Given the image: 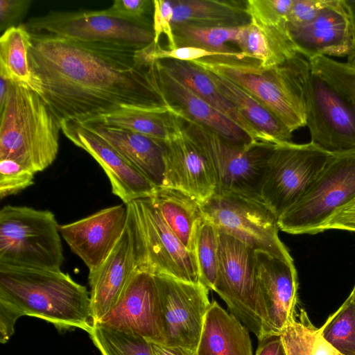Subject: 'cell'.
<instances>
[{
	"mask_svg": "<svg viewBox=\"0 0 355 355\" xmlns=\"http://www.w3.org/2000/svg\"><path fill=\"white\" fill-rule=\"evenodd\" d=\"M173 131L164 141L162 187L180 190L204 202L216 191L214 173L206 157L184 132L177 114Z\"/></svg>",
	"mask_w": 355,
	"mask_h": 355,
	"instance_id": "obj_19",
	"label": "cell"
},
{
	"mask_svg": "<svg viewBox=\"0 0 355 355\" xmlns=\"http://www.w3.org/2000/svg\"><path fill=\"white\" fill-rule=\"evenodd\" d=\"M355 198V148L333 153L309 190L278 218L282 231L314 234L331 214Z\"/></svg>",
	"mask_w": 355,
	"mask_h": 355,
	"instance_id": "obj_9",
	"label": "cell"
},
{
	"mask_svg": "<svg viewBox=\"0 0 355 355\" xmlns=\"http://www.w3.org/2000/svg\"><path fill=\"white\" fill-rule=\"evenodd\" d=\"M61 130L98 163L110 180L112 192L125 205L152 197L159 189L107 142L75 120L63 121Z\"/></svg>",
	"mask_w": 355,
	"mask_h": 355,
	"instance_id": "obj_18",
	"label": "cell"
},
{
	"mask_svg": "<svg viewBox=\"0 0 355 355\" xmlns=\"http://www.w3.org/2000/svg\"><path fill=\"white\" fill-rule=\"evenodd\" d=\"M175 120L173 107L164 106L157 108L120 107L75 121L124 128L164 141L171 135Z\"/></svg>",
	"mask_w": 355,
	"mask_h": 355,
	"instance_id": "obj_27",
	"label": "cell"
},
{
	"mask_svg": "<svg viewBox=\"0 0 355 355\" xmlns=\"http://www.w3.org/2000/svg\"><path fill=\"white\" fill-rule=\"evenodd\" d=\"M153 8V1L116 0L107 11L114 15L133 21L150 24L147 14Z\"/></svg>",
	"mask_w": 355,
	"mask_h": 355,
	"instance_id": "obj_41",
	"label": "cell"
},
{
	"mask_svg": "<svg viewBox=\"0 0 355 355\" xmlns=\"http://www.w3.org/2000/svg\"><path fill=\"white\" fill-rule=\"evenodd\" d=\"M219 232L205 216L200 221L196 233L194 255L200 283L213 290L218 270Z\"/></svg>",
	"mask_w": 355,
	"mask_h": 355,
	"instance_id": "obj_34",
	"label": "cell"
},
{
	"mask_svg": "<svg viewBox=\"0 0 355 355\" xmlns=\"http://www.w3.org/2000/svg\"><path fill=\"white\" fill-rule=\"evenodd\" d=\"M30 34L35 92L60 124L120 107L171 106L150 75L143 49Z\"/></svg>",
	"mask_w": 355,
	"mask_h": 355,
	"instance_id": "obj_1",
	"label": "cell"
},
{
	"mask_svg": "<svg viewBox=\"0 0 355 355\" xmlns=\"http://www.w3.org/2000/svg\"><path fill=\"white\" fill-rule=\"evenodd\" d=\"M31 1L28 0H0V31L5 32L17 26L27 12Z\"/></svg>",
	"mask_w": 355,
	"mask_h": 355,
	"instance_id": "obj_44",
	"label": "cell"
},
{
	"mask_svg": "<svg viewBox=\"0 0 355 355\" xmlns=\"http://www.w3.org/2000/svg\"><path fill=\"white\" fill-rule=\"evenodd\" d=\"M152 27L155 45L159 44L161 35H165L168 41V49H177L172 28L173 6L170 1L154 0Z\"/></svg>",
	"mask_w": 355,
	"mask_h": 355,
	"instance_id": "obj_40",
	"label": "cell"
},
{
	"mask_svg": "<svg viewBox=\"0 0 355 355\" xmlns=\"http://www.w3.org/2000/svg\"><path fill=\"white\" fill-rule=\"evenodd\" d=\"M88 334L102 355H153L152 343L131 331L95 323Z\"/></svg>",
	"mask_w": 355,
	"mask_h": 355,
	"instance_id": "obj_33",
	"label": "cell"
},
{
	"mask_svg": "<svg viewBox=\"0 0 355 355\" xmlns=\"http://www.w3.org/2000/svg\"><path fill=\"white\" fill-rule=\"evenodd\" d=\"M58 226L49 210L4 206L0 211V265L60 270L64 257Z\"/></svg>",
	"mask_w": 355,
	"mask_h": 355,
	"instance_id": "obj_7",
	"label": "cell"
},
{
	"mask_svg": "<svg viewBox=\"0 0 355 355\" xmlns=\"http://www.w3.org/2000/svg\"><path fill=\"white\" fill-rule=\"evenodd\" d=\"M311 69L338 89L355 108V69L327 56L309 60Z\"/></svg>",
	"mask_w": 355,
	"mask_h": 355,
	"instance_id": "obj_36",
	"label": "cell"
},
{
	"mask_svg": "<svg viewBox=\"0 0 355 355\" xmlns=\"http://www.w3.org/2000/svg\"><path fill=\"white\" fill-rule=\"evenodd\" d=\"M98 323L164 345V322L155 276L135 270L116 303Z\"/></svg>",
	"mask_w": 355,
	"mask_h": 355,
	"instance_id": "obj_15",
	"label": "cell"
},
{
	"mask_svg": "<svg viewBox=\"0 0 355 355\" xmlns=\"http://www.w3.org/2000/svg\"><path fill=\"white\" fill-rule=\"evenodd\" d=\"M0 304L18 318H38L59 331L88 333L94 324L90 293L61 270L0 265Z\"/></svg>",
	"mask_w": 355,
	"mask_h": 355,
	"instance_id": "obj_2",
	"label": "cell"
},
{
	"mask_svg": "<svg viewBox=\"0 0 355 355\" xmlns=\"http://www.w3.org/2000/svg\"><path fill=\"white\" fill-rule=\"evenodd\" d=\"M35 173L12 159H0V198L16 194L34 184Z\"/></svg>",
	"mask_w": 355,
	"mask_h": 355,
	"instance_id": "obj_39",
	"label": "cell"
},
{
	"mask_svg": "<svg viewBox=\"0 0 355 355\" xmlns=\"http://www.w3.org/2000/svg\"><path fill=\"white\" fill-rule=\"evenodd\" d=\"M287 26L298 53L308 60L348 56L355 48V24L345 0H329L312 21Z\"/></svg>",
	"mask_w": 355,
	"mask_h": 355,
	"instance_id": "obj_16",
	"label": "cell"
},
{
	"mask_svg": "<svg viewBox=\"0 0 355 355\" xmlns=\"http://www.w3.org/2000/svg\"><path fill=\"white\" fill-rule=\"evenodd\" d=\"M127 224L126 205L103 209L75 222L59 225L71 250L94 270L110 255Z\"/></svg>",
	"mask_w": 355,
	"mask_h": 355,
	"instance_id": "obj_20",
	"label": "cell"
},
{
	"mask_svg": "<svg viewBox=\"0 0 355 355\" xmlns=\"http://www.w3.org/2000/svg\"><path fill=\"white\" fill-rule=\"evenodd\" d=\"M30 33L139 49L151 45L150 24L133 21L103 10L50 11L24 24Z\"/></svg>",
	"mask_w": 355,
	"mask_h": 355,
	"instance_id": "obj_10",
	"label": "cell"
},
{
	"mask_svg": "<svg viewBox=\"0 0 355 355\" xmlns=\"http://www.w3.org/2000/svg\"><path fill=\"white\" fill-rule=\"evenodd\" d=\"M329 230L355 232V198L336 209L322 224L320 232Z\"/></svg>",
	"mask_w": 355,
	"mask_h": 355,
	"instance_id": "obj_43",
	"label": "cell"
},
{
	"mask_svg": "<svg viewBox=\"0 0 355 355\" xmlns=\"http://www.w3.org/2000/svg\"><path fill=\"white\" fill-rule=\"evenodd\" d=\"M157 61L193 92L237 125L252 141L271 143L218 91L204 69L191 62L171 59Z\"/></svg>",
	"mask_w": 355,
	"mask_h": 355,
	"instance_id": "obj_25",
	"label": "cell"
},
{
	"mask_svg": "<svg viewBox=\"0 0 355 355\" xmlns=\"http://www.w3.org/2000/svg\"><path fill=\"white\" fill-rule=\"evenodd\" d=\"M311 355H343L321 334L318 329L313 340Z\"/></svg>",
	"mask_w": 355,
	"mask_h": 355,
	"instance_id": "obj_46",
	"label": "cell"
},
{
	"mask_svg": "<svg viewBox=\"0 0 355 355\" xmlns=\"http://www.w3.org/2000/svg\"><path fill=\"white\" fill-rule=\"evenodd\" d=\"M329 0H293L288 17L289 26H299L312 21Z\"/></svg>",
	"mask_w": 355,
	"mask_h": 355,
	"instance_id": "obj_42",
	"label": "cell"
},
{
	"mask_svg": "<svg viewBox=\"0 0 355 355\" xmlns=\"http://www.w3.org/2000/svg\"><path fill=\"white\" fill-rule=\"evenodd\" d=\"M318 329L302 309L299 319L295 318L280 333L286 355H311Z\"/></svg>",
	"mask_w": 355,
	"mask_h": 355,
	"instance_id": "obj_37",
	"label": "cell"
},
{
	"mask_svg": "<svg viewBox=\"0 0 355 355\" xmlns=\"http://www.w3.org/2000/svg\"><path fill=\"white\" fill-rule=\"evenodd\" d=\"M318 330L340 354L355 355V302L350 295Z\"/></svg>",
	"mask_w": 355,
	"mask_h": 355,
	"instance_id": "obj_35",
	"label": "cell"
},
{
	"mask_svg": "<svg viewBox=\"0 0 355 355\" xmlns=\"http://www.w3.org/2000/svg\"><path fill=\"white\" fill-rule=\"evenodd\" d=\"M31 34L24 24L10 28L0 37V74L35 92L28 60Z\"/></svg>",
	"mask_w": 355,
	"mask_h": 355,
	"instance_id": "obj_31",
	"label": "cell"
},
{
	"mask_svg": "<svg viewBox=\"0 0 355 355\" xmlns=\"http://www.w3.org/2000/svg\"><path fill=\"white\" fill-rule=\"evenodd\" d=\"M255 258L264 318L262 338L280 334L295 318L298 289L297 271L293 262L264 252L256 251Z\"/></svg>",
	"mask_w": 355,
	"mask_h": 355,
	"instance_id": "obj_17",
	"label": "cell"
},
{
	"mask_svg": "<svg viewBox=\"0 0 355 355\" xmlns=\"http://www.w3.org/2000/svg\"><path fill=\"white\" fill-rule=\"evenodd\" d=\"M153 355H196V351L180 346H167L152 343Z\"/></svg>",
	"mask_w": 355,
	"mask_h": 355,
	"instance_id": "obj_47",
	"label": "cell"
},
{
	"mask_svg": "<svg viewBox=\"0 0 355 355\" xmlns=\"http://www.w3.org/2000/svg\"><path fill=\"white\" fill-rule=\"evenodd\" d=\"M349 295H351V297H352L353 300L355 302V285Z\"/></svg>",
	"mask_w": 355,
	"mask_h": 355,
	"instance_id": "obj_51",
	"label": "cell"
},
{
	"mask_svg": "<svg viewBox=\"0 0 355 355\" xmlns=\"http://www.w3.org/2000/svg\"><path fill=\"white\" fill-rule=\"evenodd\" d=\"M350 10L354 24H355V0H345Z\"/></svg>",
	"mask_w": 355,
	"mask_h": 355,
	"instance_id": "obj_50",
	"label": "cell"
},
{
	"mask_svg": "<svg viewBox=\"0 0 355 355\" xmlns=\"http://www.w3.org/2000/svg\"><path fill=\"white\" fill-rule=\"evenodd\" d=\"M293 0H248L245 9L250 21L261 26L287 24Z\"/></svg>",
	"mask_w": 355,
	"mask_h": 355,
	"instance_id": "obj_38",
	"label": "cell"
},
{
	"mask_svg": "<svg viewBox=\"0 0 355 355\" xmlns=\"http://www.w3.org/2000/svg\"><path fill=\"white\" fill-rule=\"evenodd\" d=\"M182 128L206 157L214 173L215 193H235L261 198L260 189L268 158L276 144H232L173 107Z\"/></svg>",
	"mask_w": 355,
	"mask_h": 355,
	"instance_id": "obj_6",
	"label": "cell"
},
{
	"mask_svg": "<svg viewBox=\"0 0 355 355\" xmlns=\"http://www.w3.org/2000/svg\"><path fill=\"white\" fill-rule=\"evenodd\" d=\"M11 80L8 79L3 74H0V109H1L6 102Z\"/></svg>",
	"mask_w": 355,
	"mask_h": 355,
	"instance_id": "obj_48",
	"label": "cell"
},
{
	"mask_svg": "<svg viewBox=\"0 0 355 355\" xmlns=\"http://www.w3.org/2000/svg\"><path fill=\"white\" fill-rule=\"evenodd\" d=\"M152 77L165 102L227 141L248 146L252 141L237 125L178 80L158 61L150 63Z\"/></svg>",
	"mask_w": 355,
	"mask_h": 355,
	"instance_id": "obj_21",
	"label": "cell"
},
{
	"mask_svg": "<svg viewBox=\"0 0 355 355\" xmlns=\"http://www.w3.org/2000/svg\"><path fill=\"white\" fill-rule=\"evenodd\" d=\"M232 80L262 103L292 133L306 125L311 67L300 53L284 64L211 57L192 61Z\"/></svg>",
	"mask_w": 355,
	"mask_h": 355,
	"instance_id": "obj_3",
	"label": "cell"
},
{
	"mask_svg": "<svg viewBox=\"0 0 355 355\" xmlns=\"http://www.w3.org/2000/svg\"><path fill=\"white\" fill-rule=\"evenodd\" d=\"M349 67L355 69V48L347 56V61L345 62Z\"/></svg>",
	"mask_w": 355,
	"mask_h": 355,
	"instance_id": "obj_49",
	"label": "cell"
},
{
	"mask_svg": "<svg viewBox=\"0 0 355 355\" xmlns=\"http://www.w3.org/2000/svg\"><path fill=\"white\" fill-rule=\"evenodd\" d=\"M306 126L310 142L327 152L355 148V108L338 89L312 70Z\"/></svg>",
	"mask_w": 355,
	"mask_h": 355,
	"instance_id": "obj_13",
	"label": "cell"
},
{
	"mask_svg": "<svg viewBox=\"0 0 355 355\" xmlns=\"http://www.w3.org/2000/svg\"><path fill=\"white\" fill-rule=\"evenodd\" d=\"M332 155L311 142L276 144L261 186L262 200L279 218L309 190Z\"/></svg>",
	"mask_w": 355,
	"mask_h": 355,
	"instance_id": "obj_11",
	"label": "cell"
},
{
	"mask_svg": "<svg viewBox=\"0 0 355 355\" xmlns=\"http://www.w3.org/2000/svg\"><path fill=\"white\" fill-rule=\"evenodd\" d=\"M136 270L132 236L127 226L116 245L103 262L89 271L94 322H99L112 309Z\"/></svg>",
	"mask_w": 355,
	"mask_h": 355,
	"instance_id": "obj_22",
	"label": "cell"
},
{
	"mask_svg": "<svg viewBox=\"0 0 355 355\" xmlns=\"http://www.w3.org/2000/svg\"><path fill=\"white\" fill-rule=\"evenodd\" d=\"M239 27H202L187 24L172 25L177 47L191 46L222 53L237 51L227 43H235Z\"/></svg>",
	"mask_w": 355,
	"mask_h": 355,
	"instance_id": "obj_32",
	"label": "cell"
},
{
	"mask_svg": "<svg viewBox=\"0 0 355 355\" xmlns=\"http://www.w3.org/2000/svg\"><path fill=\"white\" fill-rule=\"evenodd\" d=\"M173 6L172 25L202 27H238L250 22L245 1L171 0Z\"/></svg>",
	"mask_w": 355,
	"mask_h": 355,
	"instance_id": "obj_28",
	"label": "cell"
},
{
	"mask_svg": "<svg viewBox=\"0 0 355 355\" xmlns=\"http://www.w3.org/2000/svg\"><path fill=\"white\" fill-rule=\"evenodd\" d=\"M160 297L165 345L197 349L210 306L209 289L164 275H154Z\"/></svg>",
	"mask_w": 355,
	"mask_h": 355,
	"instance_id": "obj_14",
	"label": "cell"
},
{
	"mask_svg": "<svg viewBox=\"0 0 355 355\" xmlns=\"http://www.w3.org/2000/svg\"><path fill=\"white\" fill-rule=\"evenodd\" d=\"M126 208L136 270L200 283L194 254L170 229L151 197L135 200Z\"/></svg>",
	"mask_w": 355,
	"mask_h": 355,
	"instance_id": "obj_5",
	"label": "cell"
},
{
	"mask_svg": "<svg viewBox=\"0 0 355 355\" xmlns=\"http://www.w3.org/2000/svg\"><path fill=\"white\" fill-rule=\"evenodd\" d=\"M196 355H252L248 330L213 301L205 318Z\"/></svg>",
	"mask_w": 355,
	"mask_h": 355,
	"instance_id": "obj_24",
	"label": "cell"
},
{
	"mask_svg": "<svg viewBox=\"0 0 355 355\" xmlns=\"http://www.w3.org/2000/svg\"><path fill=\"white\" fill-rule=\"evenodd\" d=\"M255 355H286L280 334L266 336L259 340Z\"/></svg>",
	"mask_w": 355,
	"mask_h": 355,
	"instance_id": "obj_45",
	"label": "cell"
},
{
	"mask_svg": "<svg viewBox=\"0 0 355 355\" xmlns=\"http://www.w3.org/2000/svg\"><path fill=\"white\" fill-rule=\"evenodd\" d=\"M0 112V159L35 173L49 167L58 153L61 124L40 96L11 80Z\"/></svg>",
	"mask_w": 355,
	"mask_h": 355,
	"instance_id": "obj_4",
	"label": "cell"
},
{
	"mask_svg": "<svg viewBox=\"0 0 355 355\" xmlns=\"http://www.w3.org/2000/svg\"><path fill=\"white\" fill-rule=\"evenodd\" d=\"M202 69L218 91L271 143L279 144L291 141L293 133L256 98L229 78Z\"/></svg>",
	"mask_w": 355,
	"mask_h": 355,
	"instance_id": "obj_29",
	"label": "cell"
},
{
	"mask_svg": "<svg viewBox=\"0 0 355 355\" xmlns=\"http://www.w3.org/2000/svg\"><path fill=\"white\" fill-rule=\"evenodd\" d=\"M235 44L247 58L263 67L280 65L299 54L287 24L261 26L250 21L239 27Z\"/></svg>",
	"mask_w": 355,
	"mask_h": 355,
	"instance_id": "obj_26",
	"label": "cell"
},
{
	"mask_svg": "<svg viewBox=\"0 0 355 355\" xmlns=\"http://www.w3.org/2000/svg\"><path fill=\"white\" fill-rule=\"evenodd\" d=\"M151 198L170 229L187 250L194 254L197 227L204 217L201 203L170 187L159 188Z\"/></svg>",
	"mask_w": 355,
	"mask_h": 355,
	"instance_id": "obj_30",
	"label": "cell"
},
{
	"mask_svg": "<svg viewBox=\"0 0 355 355\" xmlns=\"http://www.w3.org/2000/svg\"><path fill=\"white\" fill-rule=\"evenodd\" d=\"M219 232L218 270L213 291L230 313L261 339L263 313L257 277L255 250L227 234Z\"/></svg>",
	"mask_w": 355,
	"mask_h": 355,
	"instance_id": "obj_12",
	"label": "cell"
},
{
	"mask_svg": "<svg viewBox=\"0 0 355 355\" xmlns=\"http://www.w3.org/2000/svg\"><path fill=\"white\" fill-rule=\"evenodd\" d=\"M78 123L107 142L157 187H163L165 171L163 141L98 123Z\"/></svg>",
	"mask_w": 355,
	"mask_h": 355,
	"instance_id": "obj_23",
	"label": "cell"
},
{
	"mask_svg": "<svg viewBox=\"0 0 355 355\" xmlns=\"http://www.w3.org/2000/svg\"><path fill=\"white\" fill-rule=\"evenodd\" d=\"M201 206L204 216L218 232L233 236L255 251L293 262L279 237L278 217L261 198L215 193Z\"/></svg>",
	"mask_w": 355,
	"mask_h": 355,
	"instance_id": "obj_8",
	"label": "cell"
}]
</instances>
